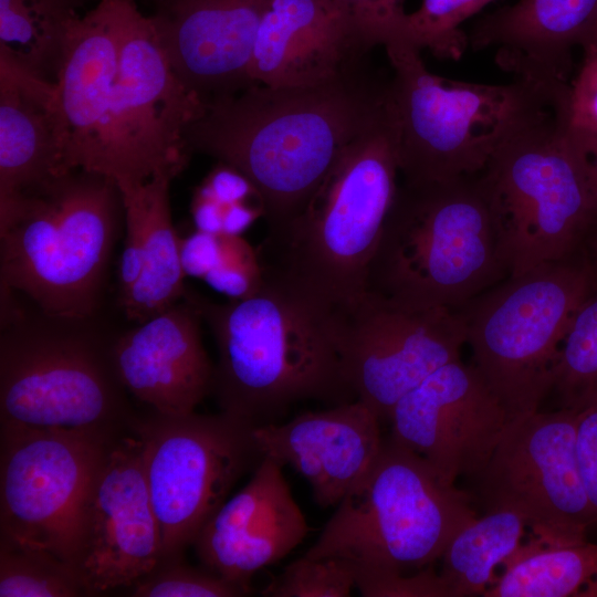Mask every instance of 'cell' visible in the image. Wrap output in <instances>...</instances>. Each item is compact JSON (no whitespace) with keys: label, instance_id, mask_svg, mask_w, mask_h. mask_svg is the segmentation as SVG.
Segmentation results:
<instances>
[{"label":"cell","instance_id":"obj_21","mask_svg":"<svg viewBox=\"0 0 597 597\" xmlns=\"http://www.w3.org/2000/svg\"><path fill=\"white\" fill-rule=\"evenodd\" d=\"M191 294L116 336L113 357L125 389L153 411L181 416L211 394L214 366L201 339Z\"/></svg>","mask_w":597,"mask_h":597},{"label":"cell","instance_id":"obj_38","mask_svg":"<svg viewBox=\"0 0 597 597\" xmlns=\"http://www.w3.org/2000/svg\"><path fill=\"white\" fill-rule=\"evenodd\" d=\"M576 455L585 492L597 514V400L579 410Z\"/></svg>","mask_w":597,"mask_h":597},{"label":"cell","instance_id":"obj_23","mask_svg":"<svg viewBox=\"0 0 597 597\" xmlns=\"http://www.w3.org/2000/svg\"><path fill=\"white\" fill-rule=\"evenodd\" d=\"M368 53L338 0H270L250 77L272 87L316 85L366 63Z\"/></svg>","mask_w":597,"mask_h":597},{"label":"cell","instance_id":"obj_35","mask_svg":"<svg viewBox=\"0 0 597 597\" xmlns=\"http://www.w3.org/2000/svg\"><path fill=\"white\" fill-rule=\"evenodd\" d=\"M220 243L203 280L231 300L253 293L262 282L256 253L239 235L219 233Z\"/></svg>","mask_w":597,"mask_h":597},{"label":"cell","instance_id":"obj_27","mask_svg":"<svg viewBox=\"0 0 597 597\" xmlns=\"http://www.w3.org/2000/svg\"><path fill=\"white\" fill-rule=\"evenodd\" d=\"M484 597H597V543L542 544L534 538L504 564Z\"/></svg>","mask_w":597,"mask_h":597},{"label":"cell","instance_id":"obj_16","mask_svg":"<svg viewBox=\"0 0 597 597\" xmlns=\"http://www.w3.org/2000/svg\"><path fill=\"white\" fill-rule=\"evenodd\" d=\"M390 438L425 459L439 479H476L509 421L505 408L478 369L452 360L392 408Z\"/></svg>","mask_w":597,"mask_h":597},{"label":"cell","instance_id":"obj_7","mask_svg":"<svg viewBox=\"0 0 597 597\" xmlns=\"http://www.w3.org/2000/svg\"><path fill=\"white\" fill-rule=\"evenodd\" d=\"M94 317L34 316L1 290L0 426L109 438L129 431L136 413L116 371V336Z\"/></svg>","mask_w":597,"mask_h":597},{"label":"cell","instance_id":"obj_11","mask_svg":"<svg viewBox=\"0 0 597 597\" xmlns=\"http://www.w3.org/2000/svg\"><path fill=\"white\" fill-rule=\"evenodd\" d=\"M254 427L226 412L136 415L146 482L161 536V558L182 556L239 479L263 455Z\"/></svg>","mask_w":597,"mask_h":597},{"label":"cell","instance_id":"obj_13","mask_svg":"<svg viewBox=\"0 0 597 597\" xmlns=\"http://www.w3.org/2000/svg\"><path fill=\"white\" fill-rule=\"evenodd\" d=\"M205 103L175 73L154 22L130 0L114 85L104 175L122 193L161 171L180 174L185 130Z\"/></svg>","mask_w":597,"mask_h":597},{"label":"cell","instance_id":"obj_19","mask_svg":"<svg viewBox=\"0 0 597 597\" xmlns=\"http://www.w3.org/2000/svg\"><path fill=\"white\" fill-rule=\"evenodd\" d=\"M282 468L263 457L244 488L222 503L192 544L205 568L247 594L256 572L284 558L311 531Z\"/></svg>","mask_w":597,"mask_h":597},{"label":"cell","instance_id":"obj_40","mask_svg":"<svg viewBox=\"0 0 597 597\" xmlns=\"http://www.w3.org/2000/svg\"><path fill=\"white\" fill-rule=\"evenodd\" d=\"M587 45H594V46H597V28H596V31L590 40V42L587 44ZM585 45V46H587Z\"/></svg>","mask_w":597,"mask_h":597},{"label":"cell","instance_id":"obj_5","mask_svg":"<svg viewBox=\"0 0 597 597\" xmlns=\"http://www.w3.org/2000/svg\"><path fill=\"white\" fill-rule=\"evenodd\" d=\"M122 211L117 184L83 169L0 202L1 290L52 317L96 316Z\"/></svg>","mask_w":597,"mask_h":597},{"label":"cell","instance_id":"obj_32","mask_svg":"<svg viewBox=\"0 0 597 597\" xmlns=\"http://www.w3.org/2000/svg\"><path fill=\"white\" fill-rule=\"evenodd\" d=\"M491 1L422 0L418 10L406 15L405 41L437 57L458 60L469 43L460 24Z\"/></svg>","mask_w":597,"mask_h":597},{"label":"cell","instance_id":"obj_36","mask_svg":"<svg viewBox=\"0 0 597 597\" xmlns=\"http://www.w3.org/2000/svg\"><path fill=\"white\" fill-rule=\"evenodd\" d=\"M364 46H387L405 41L404 0H338Z\"/></svg>","mask_w":597,"mask_h":597},{"label":"cell","instance_id":"obj_9","mask_svg":"<svg viewBox=\"0 0 597 597\" xmlns=\"http://www.w3.org/2000/svg\"><path fill=\"white\" fill-rule=\"evenodd\" d=\"M480 174L509 276L597 252L591 163L563 105L506 142Z\"/></svg>","mask_w":597,"mask_h":597},{"label":"cell","instance_id":"obj_26","mask_svg":"<svg viewBox=\"0 0 597 597\" xmlns=\"http://www.w3.org/2000/svg\"><path fill=\"white\" fill-rule=\"evenodd\" d=\"M177 175L161 171L123 198L137 206L143 223L142 274L133 289L119 298L126 317L137 324L181 301L187 290L180 259V238L171 219L169 188Z\"/></svg>","mask_w":597,"mask_h":597},{"label":"cell","instance_id":"obj_33","mask_svg":"<svg viewBox=\"0 0 597 597\" xmlns=\"http://www.w3.org/2000/svg\"><path fill=\"white\" fill-rule=\"evenodd\" d=\"M356 588L353 567L335 557L302 556L261 591L268 597H346Z\"/></svg>","mask_w":597,"mask_h":597},{"label":"cell","instance_id":"obj_1","mask_svg":"<svg viewBox=\"0 0 597 597\" xmlns=\"http://www.w3.org/2000/svg\"><path fill=\"white\" fill-rule=\"evenodd\" d=\"M388 82L371 75L366 62L311 86L256 83L206 103L186 128L185 143L190 153L239 172L272 230L301 209L345 145L383 107Z\"/></svg>","mask_w":597,"mask_h":597},{"label":"cell","instance_id":"obj_8","mask_svg":"<svg viewBox=\"0 0 597 597\" xmlns=\"http://www.w3.org/2000/svg\"><path fill=\"white\" fill-rule=\"evenodd\" d=\"M475 517L468 493L389 437L304 556L347 562L360 595L371 597L385 582L440 559Z\"/></svg>","mask_w":597,"mask_h":597},{"label":"cell","instance_id":"obj_10","mask_svg":"<svg viewBox=\"0 0 597 597\" xmlns=\"http://www.w3.org/2000/svg\"><path fill=\"white\" fill-rule=\"evenodd\" d=\"M597 282V252L510 275L458 310L472 365L510 419L538 410L570 321Z\"/></svg>","mask_w":597,"mask_h":597},{"label":"cell","instance_id":"obj_28","mask_svg":"<svg viewBox=\"0 0 597 597\" xmlns=\"http://www.w3.org/2000/svg\"><path fill=\"white\" fill-rule=\"evenodd\" d=\"M525 530V520L509 510L485 511L464 526L440 558L447 597L483 595L494 583L495 567L520 548Z\"/></svg>","mask_w":597,"mask_h":597},{"label":"cell","instance_id":"obj_15","mask_svg":"<svg viewBox=\"0 0 597 597\" xmlns=\"http://www.w3.org/2000/svg\"><path fill=\"white\" fill-rule=\"evenodd\" d=\"M334 318L345 379L379 420L467 344L458 311L406 307L367 292Z\"/></svg>","mask_w":597,"mask_h":597},{"label":"cell","instance_id":"obj_2","mask_svg":"<svg viewBox=\"0 0 597 597\" xmlns=\"http://www.w3.org/2000/svg\"><path fill=\"white\" fill-rule=\"evenodd\" d=\"M398 133L387 98L341 150L301 209L268 230L262 281L335 312L366 293L369 264L398 188Z\"/></svg>","mask_w":597,"mask_h":597},{"label":"cell","instance_id":"obj_17","mask_svg":"<svg viewBox=\"0 0 597 597\" xmlns=\"http://www.w3.org/2000/svg\"><path fill=\"white\" fill-rule=\"evenodd\" d=\"M161 557L140 440L132 432L107 447L94 476L75 569L87 596L129 587Z\"/></svg>","mask_w":597,"mask_h":597},{"label":"cell","instance_id":"obj_4","mask_svg":"<svg viewBox=\"0 0 597 597\" xmlns=\"http://www.w3.org/2000/svg\"><path fill=\"white\" fill-rule=\"evenodd\" d=\"M507 276L480 172L398 184L367 293L406 307L458 311Z\"/></svg>","mask_w":597,"mask_h":597},{"label":"cell","instance_id":"obj_18","mask_svg":"<svg viewBox=\"0 0 597 597\" xmlns=\"http://www.w3.org/2000/svg\"><path fill=\"white\" fill-rule=\"evenodd\" d=\"M150 15L180 81L206 104L256 84L250 63L270 0H153Z\"/></svg>","mask_w":597,"mask_h":597},{"label":"cell","instance_id":"obj_22","mask_svg":"<svg viewBox=\"0 0 597 597\" xmlns=\"http://www.w3.org/2000/svg\"><path fill=\"white\" fill-rule=\"evenodd\" d=\"M379 421L356 399L254 427L253 436L263 457L292 467L311 485L315 502L327 509L341 502L379 454Z\"/></svg>","mask_w":597,"mask_h":597},{"label":"cell","instance_id":"obj_30","mask_svg":"<svg viewBox=\"0 0 597 597\" xmlns=\"http://www.w3.org/2000/svg\"><path fill=\"white\" fill-rule=\"evenodd\" d=\"M561 407L582 410L597 400V282L576 310L561 345L552 387Z\"/></svg>","mask_w":597,"mask_h":597},{"label":"cell","instance_id":"obj_24","mask_svg":"<svg viewBox=\"0 0 597 597\" xmlns=\"http://www.w3.org/2000/svg\"><path fill=\"white\" fill-rule=\"evenodd\" d=\"M597 28V0H520L481 19L469 42L495 48L504 71L545 85H567L572 51L587 45Z\"/></svg>","mask_w":597,"mask_h":597},{"label":"cell","instance_id":"obj_14","mask_svg":"<svg viewBox=\"0 0 597 597\" xmlns=\"http://www.w3.org/2000/svg\"><path fill=\"white\" fill-rule=\"evenodd\" d=\"M578 415L561 407L511 419L475 479L485 511L517 513L542 544L584 542L597 522L577 462Z\"/></svg>","mask_w":597,"mask_h":597},{"label":"cell","instance_id":"obj_6","mask_svg":"<svg viewBox=\"0 0 597 597\" xmlns=\"http://www.w3.org/2000/svg\"><path fill=\"white\" fill-rule=\"evenodd\" d=\"M388 98L398 133L399 175L411 184L481 172L527 126L557 111L567 85L514 78L489 85L430 73L420 50L387 45Z\"/></svg>","mask_w":597,"mask_h":597},{"label":"cell","instance_id":"obj_31","mask_svg":"<svg viewBox=\"0 0 597 597\" xmlns=\"http://www.w3.org/2000/svg\"><path fill=\"white\" fill-rule=\"evenodd\" d=\"M87 596L77 572L53 554L0 544V597Z\"/></svg>","mask_w":597,"mask_h":597},{"label":"cell","instance_id":"obj_39","mask_svg":"<svg viewBox=\"0 0 597 597\" xmlns=\"http://www.w3.org/2000/svg\"><path fill=\"white\" fill-rule=\"evenodd\" d=\"M576 133L582 137V139H583V142L585 144V147H586V149L588 151L589 158H590L591 169H593V177H594L596 202H597V136L583 134V133H578V132H576Z\"/></svg>","mask_w":597,"mask_h":597},{"label":"cell","instance_id":"obj_20","mask_svg":"<svg viewBox=\"0 0 597 597\" xmlns=\"http://www.w3.org/2000/svg\"><path fill=\"white\" fill-rule=\"evenodd\" d=\"M130 0H101L70 24L56 81L67 170L104 175L111 107Z\"/></svg>","mask_w":597,"mask_h":597},{"label":"cell","instance_id":"obj_3","mask_svg":"<svg viewBox=\"0 0 597 597\" xmlns=\"http://www.w3.org/2000/svg\"><path fill=\"white\" fill-rule=\"evenodd\" d=\"M191 297L218 348L211 394L220 411L259 427L277 422L301 401L356 400L344 376L334 312L264 281L227 303Z\"/></svg>","mask_w":597,"mask_h":597},{"label":"cell","instance_id":"obj_25","mask_svg":"<svg viewBox=\"0 0 597 597\" xmlns=\"http://www.w3.org/2000/svg\"><path fill=\"white\" fill-rule=\"evenodd\" d=\"M69 171L56 83L0 51V202L41 190Z\"/></svg>","mask_w":597,"mask_h":597},{"label":"cell","instance_id":"obj_34","mask_svg":"<svg viewBox=\"0 0 597 597\" xmlns=\"http://www.w3.org/2000/svg\"><path fill=\"white\" fill-rule=\"evenodd\" d=\"M134 597H237L247 595L239 586L207 568L184 562L182 556L161 558L130 586Z\"/></svg>","mask_w":597,"mask_h":597},{"label":"cell","instance_id":"obj_12","mask_svg":"<svg viewBox=\"0 0 597 597\" xmlns=\"http://www.w3.org/2000/svg\"><path fill=\"white\" fill-rule=\"evenodd\" d=\"M115 438L0 426V544L46 551L75 569L90 490Z\"/></svg>","mask_w":597,"mask_h":597},{"label":"cell","instance_id":"obj_37","mask_svg":"<svg viewBox=\"0 0 597 597\" xmlns=\"http://www.w3.org/2000/svg\"><path fill=\"white\" fill-rule=\"evenodd\" d=\"M579 70L569 83L564 116L570 129L597 136V46L583 48Z\"/></svg>","mask_w":597,"mask_h":597},{"label":"cell","instance_id":"obj_29","mask_svg":"<svg viewBox=\"0 0 597 597\" xmlns=\"http://www.w3.org/2000/svg\"><path fill=\"white\" fill-rule=\"evenodd\" d=\"M84 0H0V51L56 83L70 24Z\"/></svg>","mask_w":597,"mask_h":597}]
</instances>
